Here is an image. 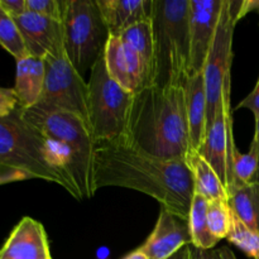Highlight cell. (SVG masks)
Segmentation results:
<instances>
[{
	"label": "cell",
	"instance_id": "cell-1",
	"mask_svg": "<svg viewBox=\"0 0 259 259\" xmlns=\"http://www.w3.org/2000/svg\"><path fill=\"white\" fill-rule=\"evenodd\" d=\"M118 186L143 192L162 207L189 219L195 194L194 179L185 159L157 158L126 138L96 143L93 158V191Z\"/></svg>",
	"mask_w": 259,
	"mask_h": 259
},
{
	"label": "cell",
	"instance_id": "cell-2",
	"mask_svg": "<svg viewBox=\"0 0 259 259\" xmlns=\"http://www.w3.org/2000/svg\"><path fill=\"white\" fill-rule=\"evenodd\" d=\"M126 139L157 158H186L191 143L185 86H148L134 94Z\"/></svg>",
	"mask_w": 259,
	"mask_h": 259
},
{
	"label": "cell",
	"instance_id": "cell-3",
	"mask_svg": "<svg viewBox=\"0 0 259 259\" xmlns=\"http://www.w3.org/2000/svg\"><path fill=\"white\" fill-rule=\"evenodd\" d=\"M152 86L185 85L190 76V0H153Z\"/></svg>",
	"mask_w": 259,
	"mask_h": 259
},
{
	"label": "cell",
	"instance_id": "cell-4",
	"mask_svg": "<svg viewBox=\"0 0 259 259\" xmlns=\"http://www.w3.org/2000/svg\"><path fill=\"white\" fill-rule=\"evenodd\" d=\"M0 163L22 169L33 179L60 185L81 200L77 190L53 166L47 139L22 118L19 108L0 118Z\"/></svg>",
	"mask_w": 259,
	"mask_h": 259
},
{
	"label": "cell",
	"instance_id": "cell-5",
	"mask_svg": "<svg viewBox=\"0 0 259 259\" xmlns=\"http://www.w3.org/2000/svg\"><path fill=\"white\" fill-rule=\"evenodd\" d=\"M106 70L124 90L138 94L153 80V30L151 20L133 25L121 35H109L104 50Z\"/></svg>",
	"mask_w": 259,
	"mask_h": 259
},
{
	"label": "cell",
	"instance_id": "cell-6",
	"mask_svg": "<svg viewBox=\"0 0 259 259\" xmlns=\"http://www.w3.org/2000/svg\"><path fill=\"white\" fill-rule=\"evenodd\" d=\"M88 90L89 125L95 144L126 138L134 94L110 77L104 53L90 70Z\"/></svg>",
	"mask_w": 259,
	"mask_h": 259
},
{
	"label": "cell",
	"instance_id": "cell-7",
	"mask_svg": "<svg viewBox=\"0 0 259 259\" xmlns=\"http://www.w3.org/2000/svg\"><path fill=\"white\" fill-rule=\"evenodd\" d=\"M63 48L81 76L105 50L109 30L98 0H62Z\"/></svg>",
	"mask_w": 259,
	"mask_h": 259
},
{
	"label": "cell",
	"instance_id": "cell-8",
	"mask_svg": "<svg viewBox=\"0 0 259 259\" xmlns=\"http://www.w3.org/2000/svg\"><path fill=\"white\" fill-rule=\"evenodd\" d=\"M240 3L242 0H224L214 40L202 70L206 89V132L214 121L224 94L232 91L233 35Z\"/></svg>",
	"mask_w": 259,
	"mask_h": 259
},
{
	"label": "cell",
	"instance_id": "cell-9",
	"mask_svg": "<svg viewBox=\"0 0 259 259\" xmlns=\"http://www.w3.org/2000/svg\"><path fill=\"white\" fill-rule=\"evenodd\" d=\"M20 115L39 132L45 138L61 142L70 147L76 154L81 168L93 185V158L95 142L91 134L90 125L78 115L62 110L33 106L20 109ZM94 192V191H93Z\"/></svg>",
	"mask_w": 259,
	"mask_h": 259
},
{
	"label": "cell",
	"instance_id": "cell-10",
	"mask_svg": "<svg viewBox=\"0 0 259 259\" xmlns=\"http://www.w3.org/2000/svg\"><path fill=\"white\" fill-rule=\"evenodd\" d=\"M45 85L37 105L67 111L89 123L88 82L68 60L65 48L45 58Z\"/></svg>",
	"mask_w": 259,
	"mask_h": 259
},
{
	"label": "cell",
	"instance_id": "cell-11",
	"mask_svg": "<svg viewBox=\"0 0 259 259\" xmlns=\"http://www.w3.org/2000/svg\"><path fill=\"white\" fill-rule=\"evenodd\" d=\"M200 154L215 169L228 194L235 189L234 158L238 152L233 132V109L230 91L224 94L218 106L217 115L211 126L207 129L204 143L197 149Z\"/></svg>",
	"mask_w": 259,
	"mask_h": 259
},
{
	"label": "cell",
	"instance_id": "cell-12",
	"mask_svg": "<svg viewBox=\"0 0 259 259\" xmlns=\"http://www.w3.org/2000/svg\"><path fill=\"white\" fill-rule=\"evenodd\" d=\"M224 0H190V75L204 70Z\"/></svg>",
	"mask_w": 259,
	"mask_h": 259
},
{
	"label": "cell",
	"instance_id": "cell-13",
	"mask_svg": "<svg viewBox=\"0 0 259 259\" xmlns=\"http://www.w3.org/2000/svg\"><path fill=\"white\" fill-rule=\"evenodd\" d=\"M190 244L189 220L162 207L154 229L139 248L148 259H168Z\"/></svg>",
	"mask_w": 259,
	"mask_h": 259
},
{
	"label": "cell",
	"instance_id": "cell-14",
	"mask_svg": "<svg viewBox=\"0 0 259 259\" xmlns=\"http://www.w3.org/2000/svg\"><path fill=\"white\" fill-rule=\"evenodd\" d=\"M30 57L45 58L63 47V29L60 20L25 12L14 18Z\"/></svg>",
	"mask_w": 259,
	"mask_h": 259
},
{
	"label": "cell",
	"instance_id": "cell-15",
	"mask_svg": "<svg viewBox=\"0 0 259 259\" xmlns=\"http://www.w3.org/2000/svg\"><path fill=\"white\" fill-rule=\"evenodd\" d=\"M0 259H52L43 225L29 217L23 218L3 244Z\"/></svg>",
	"mask_w": 259,
	"mask_h": 259
},
{
	"label": "cell",
	"instance_id": "cell-16",
	"mask_svg": "<svg viewBox=\"0 0 259 259\" xmlns=\"http://www.w3.org/2000/svg\"><path fill=\"white\" fill-rule=\"evenodd\" d=\"M109 35L123 34L126 29L152 18L153 0H98Z\"/></svg>",
	"mask_w": 259,
	"mask_h": 259
},
{
	"label": "cell",
	"instance_id": "cell-17",
	"mask_svg": "<svg viewBox=\"0 0 259 259\" xmlns=\"http://www.w3.org/2000/svg\"><path fill=\"white\" fill-rule=\"evenodd\" d=\"M191 149L200 148L206 137V89L204 73H191L185 82Z\"/></svg>",
	"mask_w": 259,
	"mask_h": 259
},
{
	"label": "cell",
	"instance_id": "cell-18",
	"mask_svg": "<svg viewBox=\"0 0 259 259\" xmlns=\"http://www.w3.org/2000/svg\"><path fill=\"white\" fill-rule=\"evenodd\" d=\"M45 60L28 57L17 61L15 85L13 88L20 109L33 108L42 96L45 85Z\"/></svg>",
	"mask_w": 259,
	"mask_h": 259
},
{
	"label": "cell",
	"instance_id": "cell-19",
	"mask_svg": "<svg viewBox=\"0 0 259 259\" xmlns=\"http://www.w3.org/2000/svg\"><path fill=\"white\" fill-rule=\"evenodd\" d=\"M185 162L194 179L195 194L205 197L207 201L217 199L229 200V194L220 181L215 169L199 152L190 149Z\"/></svg>",
	"mask_w": 259,
	"mask_h": 259
},
{
	"label": "cell",
	"instance_id": "cell-20",
	"mask_svg": "<svg viewBox=\"0 0 259 259\" xmlns=\"http://www.w3.org/2000/svg\"><path fill=\"white\" fill-rule=\"evenodd\" d=\"M235 217L259 234V182L237 187L229 196Z\"/></svg>",
	"mask_w": 259,
	"mask_h": 259
},
{
	"label": "cell",
	"instance_id": "cell-21",
	"mask_svg": "<svg viewBox=\"0 0 259 259\" xmlns=\"http://www.w3.org/2000/svg\"><path fill=\"white\" fill-rule=\"evenodd\" d=\"M207 200L200 195L194 194L189 214V228L191 235V245L202 250L214 249L219 243L212 237L207 225Z\"/></svg>",
	"mask_w": 259,
	"mask_h": 259
},
{
	"label": "cell",
	"instance_id": "cell-22",
	"mask_svg": "<svg viewBox=\"0 0 259 259\" xmlns=\"http://www.w3.org/2000/svg\"><path fill=\"white\" fill-rule=\"evenodd\" d=\"M207 225L212 237L218 240L228 238L234 222V212L229 200L217 199L207 201Z\"/></svg>",
	"mask_w": 259,
	"mask_h": 259
},
{
	"label": "cell",
	"instance_id": "cell-23",
	"mask_svg": "<svg viewBox=\"0 0 259 259\" xmlns=\"http://www.w3.org/2000/svg\"><path fill=\"white\" fill-rule=\"evenodd\" d=\"M0 46L15 60L28 57L27 48L14 18L0 7Z\"/></svg>",
	"mask_w": 259,
	"mask_h": 259
},
{
	"label": "cell",
	"instance_id": "cell-24",
	"mask_svg": "<svg viewBox=\"0 0 259 259\" xmlns=\"http://www.w3.org/2000/svg\"><path fill=\"white\" fill-rule=\"evenodd\" d=\"M229 243L239 248L252 259H259V234L245 227L234 215L232 230L227 238Z\"/></svg>",
	"mask_w": 259,
	"mask_h": 259
},
{
	"label": "cell",
	"instance_id": "cell-25",
	"mask_svg": "<svg viewBox=\"0 0 259 259\" xmlns=\"http://www.w3.org/2000/svg\"><path fill=\"white\" fill-rule=\"evenodd\" d=\"M258 171V151L255 144H250L248 153H240L239 151L235 153L234 158V177L235 189L242 185L252 184L255 179ZM234 189V190H235ZM233 190V191H234Z\"/></svg>",
	"mask_w": 259,
	"mask_h": 259
},
{
	"label": "cell",
	"instance_id": "cell-26",
	"mask_svg": "<svg viewBox=\"0 0 259 259\" xmlns=\"http://www.w3.org/2000/svg\"><path fill=\"white\" fill-rule=\"evenodd\" d=\"M27 12L61 22L63 13L62 0H27Z\"/></svg>",
	"mask_w": 259,
	"mask_h": 259
},
{
	"label": "cell",
	"instance_id": "cell-27",
	"mask_svg": "<svg viewBox=\"0 0 259 259\" xmlns=\"http://www.w3.org/2000/svg\"><path fill=\"white\" fill-rule=\"evenodd\" d=\"M19 108L18 99L13 89L0 88V118L10 115Z\"/></svg>",
	"mask_w": 259,
	"mask_h": 259
},
{
	"label": "cell",
	"instance_id": "cell-28",
	"mask_svg": "<svg viewBox=\"0 0 259 259\" xmlns=\"http://www.w3.org/2000/svg\"><path fill=\"white\" fill-rule=\"evenodd\" d=\"M32 179L33 177L30 176V175H28L27 172L22 171V169L0 163V185L9 184V182L24 181V180H32Z\"/></svg>",
	"mask_w": 259,
	"mask_h": 259
},
{
	"label": "cell",
	"instance_id": "cell-29",
	"mask_svg": "<svg viewBox=\"0 0 259 259\" xmlns=\"http://www.w3.org/2000/svg\"><path fill=\"white\" fill-rule=\"evenodd\" d=\"M248 109L254 114V118H259V77L257 83H255L254 89L235 106V109Z\"/></svg>",
	"mask_w": 259,
	"mask_h": 259
},
{
	"label": "cell",
	"instance_id": "cell-30",
	"mask_svg": "<svg viewBox=\"0 0 259 259\" xmlns=\"http://www.w3.org/2000/svg\"><path fill=\"white\" fill-rule=\"evenodd\" d=\"M0 7L13 18L27 12V0H0Z\"/></svg>",
	"mask_w": 259,
	"mask_h": 259
},
{
	"label": "cell",
	"instance_id": "cell-31",
	"mask_svg": "<svg viewBox=\"0 0 259 259\" xmlns=\"http://www.w3.org/2000/svg\"><path fill=\"white\" fill-rule=\"evenodd\" d=\"M250 12L259 13V0H242V3H240L239 14H238V20L244 18L245 15Z\"/></svg>",
	"mask_w": 259,
	"mask_h": 259
},
{
	"label": "cell",
	"instance_id": "cell-32",
	"mask_svg": "<svg viewBox=\"0 0 259 259\" xmlns=\"http://www.w3.org/2000/svg\"><path fill=\"white\" fill-rule=\"evenodd\" d=\"M191 259H220L218 249L202 250L191 245Z\"/></svg>",
	"mask_w": 259,
	"mask_h": 259
},
{
	"label": "cell",
	"instance_id": "cell-33",
	"mask_svg": "<svg viewBox=\"0 0 259 259\" xmlns=\"http://www.w3.org/2000/svg\"><path fill=\"white\" fill-rule=\"evenodd\" d=\"M168 259H191V244L181 248L179 252L175 253V254Z\"/></svg>",
	"mask_w": 259,
	"mask_h": 259
},
{
	"label": "cell",
	"instance_id": "cell-34",
	"mask_svg": "<svg viewBox=\"0 0 259 259\" xmlns=\"http://www.w3.org/2000/svg\"><path fill=\"white\" fill-rule=\"evenodd\" d=\"M253 143L255 144L258 151V171L257 175H255V179L253 182H259V118L255 119V133H254V138H253Z\"/></svg>",
	"mask_w": 259,
	"mask_h": 259
},
{
	"label": "cell",
	"instance_id": "cell-35",
	"mask_svg": "<svg viewBox=\"0 0 259 259\" xmlns=\"http://www.w3.org/2000/svg\"><path fill=\"white\" fill-rule=\"evenodd\" d=\"M218 252H219L220 259H238L235 257L234 252H233L229 247H227V245H224V247H222L220 249H218Z\"/></svg>",
	"mask_w": 259,
	"mask_h": 259
},
{
	"label": "cell",
	"instance_id": "cell-36",
	"mask_svg": "<svg viewBox=\"0 0 259 259\" xmlns=\"http://www.w3.org/2000/svg\"><path fill=\"white\" fill-rule=\"evenodd\" d=\"M121 259H148V258H147V255L142 252L141 248H138V249L133 250V252H131L129 254H126L125 257H123Z\"/></svg>",
	"mask_w": 259,
	"mask_h": 259
}]
</instances>
